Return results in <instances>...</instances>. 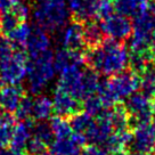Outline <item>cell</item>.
Segmentation results:
<instances>
[{"label":"cell","mask_w":155,"mask_h":155,"mask_svg":"<svg viewBox=\"0 0 155 155\" xmlns=\"http://www.w3.org/2000/svg\"><path fill=\"white\" fill-rule=\"evenodd\" d=\"M84 57L89 68L106 77L123 72L129 66V54L124 44L111 38H105L99 46L89 48Z\"/></svg>","instance_id":"cell-1"},{"label":"cell","mask_w":155,"mask_h":155,"mask_svg":"<svg viewBox=\"0 0 155 155\" xmlns=\"http://www.w3.org/2000/svg\"><path fill=\"white\" fill-rule=\"evenodd\" d=\"M70 10L65 0H35L33 18L39 29L56 32L65 26Z\"/></svg>","instance_id":"cell-2"},{"label":"cell","mask_w":155,"mask_h":155,"mask_svg":"<svg viewBox=\"0 0 155 155\" xmlns=\"http://www.w3.org/2000/svg\"><path fill=\"white\" fill-rule=\"evenodd\" d=\"M54 54L50 50L35 57H29L26 65V77L29 80V90L32 95H39L55 77Z\"/></svg>","instance_id":"cell-3"},{"label":"cell","mask_w":155,"mask_h":155,"mask_svg":"<svg viewBox=\"0 0 155 155\" xmlns=\"http://www.w3.org/2000/svg\"><path fill=\"white\" fill-rule=\"evenodd\" d=\"M28 55L17 49L12 55L0 59V79L7 84H19L26 77Z\"/></svg>","instance_id":"cell-4"},{"label":"cell","mask_w":155,"mask_h":155,"mask_svg":"<svg viewBox=\"0 0 155 155\" xmlns=\"http://www.w3.org/2000/svg\"><path fill=\"white\" fill-rule=\"evenodd\" d=\"M124 106L129 114L131 128L141 123L152 122V99L143 92L136 91L130 95L127 98Z\"/></svg>","instance_id":"cell-5"},{"label":"cell","mask_w":155,"mask_h":155,"mask_svg":"<svg viewBox=\"0 0 155 155\" xmlns=\"http://www.w3.org/2000/svg\"><path fill=\"white\" fill-rule=\"evenodd\" d=\"M128 148L134 154L150 155L155 152V126L152 122L141 123L134 128Z\"/></svg>","instance_id":"cell-6"},{"label":"cell","mask_w":155,"mask_h":155,"mask_svg":"<svg viewBox=\"0 0 155 155\" xmlns=\"http://www.w3.org/2000/svg\"><path fill=\"white\" fill-rule=\"evenodd\" d=\"M107 81L111 90L119 102L121 99L128 98L140 88V75L136 74L131 70L117 73L111 77V79H108Z\"/></svg>","instance_id":"cell-7"},{"label":"cell","mask_w":155,"mask_h":155,"mask_svg":"<svg viewBox=\"0 0 155 155\" xmlns=\"http://www.w3.org/2000/svg\"><path fill=\"white\" fill-rule=\"evenodd\" d=\"M99 25L107 38L114 39L116 41L123 42L132 34V22L123 15H111L110 17L103 19Z\"/></svg>","instance_id":"cell-8"},{"label":"cell","mask_w":155,"mask_h":155,"mask_svg":"<svg viewBox=\"0 0 155 155\" xmlns=\"http://www.w3.org/2000/svg\"><path fill=\"white\" fill-rule=\"evenodd\" d=\"M61 73V77L58 80L57 87L68 91L70 95L75 97L79 101H83V71L81 68L71 65L68 68H64Z\"/></svg>","instance_id":"cell-9"},{"label":"cell","mask_w":155,"mask_h":155,"mask_svg":"<svg viewBox=\"0 0 155 155\" xmlns=\"http://www.w3.org/2000/svg\"><path fill=\"white\" fill-rule=\"evenodd\" d=\"M54 112L62 117H71L74 114L82 111V103L68 91L61 88H56L53 96Z\"/></svg>","instance_id":"cell-10"},{"label":"cell","mask_w":155,"mask_h":155,"mask_svg":"<svg viewBox=\"0 0 155 155\" xmlns=\"http://www.w3.org/2000/svg\"><path fill=\"white\" fill-rule=\"evenodd\" d=\"M99 2L101 0H68V6L74 21L83 24L97 15Z\"/></svg>","instance_id":"cell-11"},{"label":"cell","mask_w":155,"mask_h":155,"mask_svg":"<svg viewBox=\"0 0 155 155\" xmlns=\"http://www.w3.org/2000/svg\"><path fill=\"white\" fill-rule=\"evenodd\" d=\"M23 89L16 84H7L0 88V110L15 113L22 98L24 97Z\"/></svg>","instance_id":"cell-12"},{"label":"cell","mask_w":155,"mask_h":155,"mask_svg":"<svg viewBox=\"0 0 155 155\" xmlns=\"http://www.w3.org/2000/svg\"><path fill=\"white\" fill-rule=\"evenodd\" d=\"M34 122L32 119L19 121L17 124H15L12 141H10V147L13 150H17L19 153H25V148L28 145V141L32 137L33 132Z\"/></svg>","instance_id":"cell-13"},{"label":"cell","mask_w":155,"mask_h":155,"mask_svg":"<svg viewBox=\"0 0 155 155\" xmlns=\"http://www.w3.org/2000/svg\"><path fill=\"white\" fill-rule=\"evenodd\" d=\"M62 45L68 50H80L84 45L83 41V24L79 22H72L65 26L61 37Z\"/></svg>","instance_id":"cell-14"},{"label":"cell","mask_w":155,"mask_h":155,"mask_svg":"<svg viewBox=\"0 0 155 155\" xmlns=\"http://www.w3.org/2000/svg\"><path fill=\"white\" fill-rule=\"evenodd\" d=\"M49 46H50V39L47 35L46 31L39 28L35 29L34 31H32L26 45L29 57H35L40 54L47 51L49 50Z\"/></svg>","instance_id":"cell-15"},{"label":"cell","mask_w":155,"mask_h":155,"mask_svg":"<svg viewBox=\"0 0 155 155\" xmlns=\"http://www.w3.org/2000/svg\"><path fill=\"white\" fill-rule=\"evenodd\" d=\"M16 119L12 113L0 110V148L8 147L12 141Z\"/></svg>","instance_id":"cell-16"},{"label":"cell","mask_w":155,"mask_h":155,"mask_svg":"<svg viewBox=\"0 0 155 155\" xmlns=\"http://www.w3.org/2000/svg\"><path fill=\"white\" fill-rule=\"evenodd\" d=\"M54 113L53 101L48 96H38L33 99L32 119L38 121H46L51 117Z\"/></svg>","instance_id":"cell-17"},{"label":"cell","mask_w":155,"mask_h":155,"mask_svg":"<svg viewBox=\"0 0 155 155\" xmlns=\"http://www.w3.org/2000/svg\"><path fill=\"white\" fill-rule=\"evenodd\" d=\"M82 147L77 144L72 137L55 139L50 145V153L53 155H80Z\"/></svg>","instance_id":"cell-18"},{"label":"cell","mask_w":155,"mask_h":155,"mask_svg":"<svg viewBox=\"0 0 155 155\" xmlns=\"http://www.w3.org/2000/svg\"><path fill=\"white\" fill-rule=\"evenodd\" d=\"M105 34L103 32L101 25L96 22L89 21L87 23H84L83 26V41L84 45H87L89 48L97 47L104 41Z\"/></svg>","instance_id":"cell-19"},{"label":"cell","mask_w":155,"mask_h":155,"mask_svg":"<svg viewBox=\"0 0 155 155\" xmlns=\"http://www.w3.org/2000/svg\"><path fill=\"white\" fill-rule=\"evenodd\" d=\"M152 61H153V55L150 50L137 51V53L131 51L129 54V66H130L131 71L138 75H141L150 68Z\"/></svg>","instance_id":"cell-20"},{"label":"cell","mask_w":155,"mask_h":155,"mask_svg":"<svg viewBox=\"0 0 155 155\" xmlns=\"http://www.w3.org/2000/svg\"><path fill=\"white\" fill-rule=\"evenodd\" d=\"M111 120L114 131H126L130 128V119L124 104L119 103L111 108Z\"/></svg>","instance_id":"cell-21"},{"label":"cell","mask_w":155,"mask_h":155,"mask_svg":"<svg viewBox=\"0 0 155 155\" xmlns=\"http://www.w3.org/2000/svg\"><path fill=\"white\" fill-rule=\"evenodd\" d=\"M70 124L72 128L73 132L81 134L86 137L89 131L92 129V127L95 126L96 120L91 115L87 114L86 112H79L77 114L70 117Z\"/></svg>","instance_id":"cell-22"},{"label":"cell","mask_w":155,"mask_h":155,"mask_svg":"<svg viewBox=\"0 0 155 155\" xmlns=\"http://www.w3.org/2000/svg\"><path fill=\"white\" fill-rule=\"evenodd\" d=\"M31 33H32V29H31L29 23L21 22L17 25V28L8 34V38L12 41L14 48L23 49L26 48V45H28V41L31 37Z\"/></svg>","instance_id":"cell-23"},{"label":"cell","mask_w":155,"mask_h":155,"mask_svg":"<svg viewBox=\"0 0 155 155\" xmlns=\"http://www.w3.org/2000/svg\"><path fill=\"white\" fill-rule=\"evenodd\" d=\"M50 128L53 130V134L55 136V139H63V138H68L73 134V130L71 128L70 121L66 120V117L62 116H53L50 119Z\"/></svg>","instance_id":"cell-24"},{"label":"cell","mask_w":155,"mask_h":155,"mask_svg":"<svg viewBox=\"0 0 155 155\" xmlns=\"http://www.w3.org/2000/svg\"><path fill=\"white\" fill-rule=\"evenodd\" d=\"M96 95L98 96V98L101 99L104 108H112L117 104V99L114 96L113 91L111 90V88L108 86V81L107 79L104 80H99V84L97 88Z\"/></svg>","instance_id":"cell-25"},{"label":"cell","mask_w":155,"mask_h":155,"mask_svg":"<svg viewBox=\"0 0 155 155\" xmlns=\"http://www.w3.org/2000/svg\"><path fill=\"white\" fill-rule=\"evenodd\" d=\"M99 80L101 79L98 77V73L96 71H94L92 68H87L86 71H83V99L96 94L98 84H99Z\"/></svg>","instance_id":"cell-26"},{"label":"cell","mask_w":155,"mask_h":155,"mask_svg":"<svg viewBox=\"0 0 155 155\" xmlns=\"http://www.w3.org/2000/svg\"><path fill=\"white\" fill-rule=\"evenodd\" d=\"M140 89L150 99L155 97V70L148 68L140 75Z\"/></svg>","instance_id":"cell-27"},{"label":"cell","mask_w":155,"mask_h":155,"mask_svg":"<svg viewBox=\"0 0 155 155\" xmlns=\"http://www.w3.org/2000/svg\"><path fill=\"white\" fill-rule=\"evenodd\" d=\"M32 135H33V137L38 138L39 140L45 143L47 146H50L51 143L55 140V136H54L53 130L50 128V124L46 121H40L38 123H34Z\"/></svg>","instance_id":"cell-28"},{"label":"cell","mask_w":155,"mask_h":155,"mask_svg":"<svg viewBox=\"0 0 155 155\" xmlns=\"http://www.w3.org/2000/svg\"><path fill=\"white\" fill-rule=\"evenodd\" d=\"M114 10L123 16H135L143 6H138L135 0H114ZM147 6V5H146Z\"/></svg>","instance_id":"cell-29"},{"label":"cell","mask_w":155,"mask_h":155,"mask_svg":"<svg viewBox=\"0 0 155 155\" xmlns=\"http://www.w3.org/2000/svg\"><path fill=\"white\" fill-rule=\"evenodd\" d=\"M82 110L83 112H86L87 114H89V115H91L94 117V116L99 115L105 108L103 106L101 99L95 94V95H91V96H89L83 99Z\"/></svg>","instance_id":"cell-30"},{"label":"cell","mask_w":155,"mask_h":155,"mask_svg":"<svg viewBox=\"0 0 155 155\" xmlns=\"http://www.w3.org/2000/svg\"><path fill=\"white\" fill-rule=\"evenodd\" d=\"M32 108H33V99L30 96H24L19 103L17 110L15 111V119L19 121L32 119Z\"/></svg>","instance_id":"cell-31"},{"label":"cell","mask_w":155,"mask_h":155,"mask_svg":"<svg viewBox=\"0 0 155 155\" xmlns=\"http://www.w3.org/2000/svg\"><path fill=\"white\" fill-rule=\"evenodd\" d=\"M54 65L58 72H62L64 68L73 65L72 63V51L68 49H59L54 55Z\"/></svg>","instance_id":"cell-32"},{"label":"cell","mask_w":155,"mask_h":155,"mask_svg":"<svg viewBox=\"0 0 155 155\" xmlns=\"http://www.w3.org/2000/svg\"><path fill=\"white\" fill-rule=\"evenodd\" d=\"M18 24V18L10 10L2 12V14L0 15V31L4 34L8 35L12 31H14L17 28Z\"/></svg>","instance_id":"cell-33"},{"label":"cell","mask_w":155,"mask_h":155,"mask_svg":"<svg viewBox=\"0 0 155 155\" xmlns=\"http://www.w3.org/2000/svg\"><path fill=\"white\" fill-rule=\"evenodd\" d=\"M9 10L18 18L19 22H25L29 18L30 8L21 0H13V4H12Z\"/></svg>","instance_id":"cell-34"},{"label":"cell","mask_w":155,"mask_h":155,"mask_svg":"<svg viewBox=\"0 0 155 155\" xmlns=\"http://www.w3.org/2000/svg\"><path fill=\"white\" fill-rule=\"evenodd\" d=\"M46 148H47V145L45 143L39 140L38 138H35V137H31L30 140L28 141L25 153L28 155H40L46 150Z\"/></svg>","instance_id":"cell-35"},{"label":"cell","mask_w":155,"mask_h":155,"mask_svg":"<svg viewBox=\"0 0 155 155\" xmlns=\"http://www.w3.org/2000/svg\"><path fill=\"white\" fill-rule=\"evenodd\" d=\"M113 14H114V6H113L111 1H108V0H101V2L98 5V8H97V17L103 21V19L110 17Z\"/></svg>","instance_id":"cell-36"},{"label":"cell","mask_w":155,"mask_h":155,"mask_svg":"<svg viewBox=\"0 0 155 155\" xmlns=\"http://www.w3.org/2000/svg\"><path fill=\"white\" fill-rule=\"evenodd\" d=\"M13 51H14V46L9 38L5 35H0V59L12 55Z\"/></svg>","instance_id":"cell-37"},{"label":"cell","mask_w":155,"mask_h":155,"mask_svg":"<svg viewBox=\"0 0 155 155\" xmlns=\"http://www.w3.org/2000/svg\"><path fill=\"white\" fill-rule=\"evenodd\" d=\"M107 153L105 150H103L102 147L97 145H87L84 146L81 150L80 155H107Z\"/></svg>","instance_id":"cell-38"},{"label":"cell","mask_w":155,"mask_h":155,"mask_svg":"<svg viewBox=\"0 0 155 155\" xmlns=\"http://www.w3.org/2000/svg\"><path fill=\"white\" fill-rule=\"evenodd\" d=\"M0 155H23L22 153H19L17 150H13L12 147H4V148H0Z\"/></svg>","instance_id":"cell-39"},{"label":"cell","mask_w":155,"mask_h":155,"mask_svg":"<svg viewBox=\"0 0 155 155\" xmlns=\"http://www.w3.org/2000/svg\"><path fill=\"white\" fill-rule=\"evenodd\" d=\"M150 51L152 53L153 57H155V26H154V29H153V31H152V34H150Z\"/></svg>","instance_id":"cell-40"},{"label":"cell","mask_w":155,"mask_h":155,"mask_svg":"<svg viewBox=\"0 0 155 155\" xmlns=\"http://www.w3.org/2000/svg\"><path fill=\"white\" fill-rule=\"evenodd\" d=\"M147 10H148V13L155 18V0L154 1L148 2V5H147Z\"/></svg>","instance_id":"cell-41"},{"label":"cell","mask_w":155,"mask_h":155,"mask_svg":"<svg viewBox=\"0 0 155 155\" xmlns=\"http://www.w3.org/2000/svg\"><path fill=\"white\" fill-rule=\"evenodd\" d=\"M152 121L155 126V97L152 99Z\"/></svg>","instance_id":"cell-42"},{"label":"cell","mask_w":155,"mask_h":155,"mask_svg":"<svg viewBox=\"0 0 155 155\" xmlns=\"http://www.w3.org/2000/svg\"><path fill=\"white\" fill-rule=\"evenodd\" d=\"M111 155H131V153L127 150H120L114 152V153H112Z\"/></svg>","instance_id":"cell-43"},{"label":"cell","mask_w":155,"mask_h":155,"mask_svg":"<svg viewBox=\"0 0 155 155\" xmlns=\"http://www.w3.org/2000/svg\"><path fill=\"white\" fill-rule=\"evenodd\" d=\"M135 1L137 2L138 6H146L148 5V2H150V0H135Z\"/></svg>","instance_id":"cell-44"},{"label":"cell","mask_w":155,"mask_h":155,"mask_svg":"<svg viewBox=\"0 0 155 155\" xmlns=\"http://www.w3.org/2000/svg\"><path fill=\"white\" fill-rule=\"evenodd\" d=\"M40 155H53V154H51L50 152H47V150H45L44 153H41V154H40Z\"/></svg>","instance_id":"cell-45"},{"label":"cell","mask_w":155,"mask_h":155,"mask_svg":"<svg viewBox=\"0 0 155 155\" xmlns=\"http://www.w3.org/2000/svg\"><path fill=\"white\" fill-rule=\"evenodd\" d=\"M152 63H153V66H154V70H155V57H153V61H152Z\"/></svg>","instance_id":"cell-46"},{"label":"cell","mask_w":155,"mask_h":155,"mask_svg":"<svg viewBox=\"0 0 155 155\" xmlns=\"http://www.w3.org/2000/svg\"><path fill=\"white\" fill-rule=\"evenodd\" d=\"M0 12H1V7H0Z\"/></svg>","instance_id":"cell-47"},{"label":"cell","mask_w":155,"mask_h":155,"mask_svg":"<svg viewBox=\"0 0 155 155\" xmlns=\"http://www.w3.org/2000/svg\"><path fill=\"white\" fill-rule=\"evenodd\" d=\"M135 155H139V154H135Z\"/></svg>","instance_id":"cell-48"},{"label":"cell","mask_w":155,"mask_h":155,"mask_svg":"<svg viewBox=\"0 0 155 155\" xmlns=\"http://www.w3.org/2000/svg\"><path fill=\"white\" fill-rule=\"evenodd\" d=\"M108 1H112V0H108Z\"/></svg>","instance_id":"cell-49"}]
</instances>
